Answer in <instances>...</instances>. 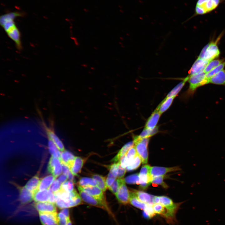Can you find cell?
I'll list each match as a JSON object with an SVG mask.
<instances>
[{"label":"cell","instance_id":"5","mask_svg":"<svg viewBox=\"0 0 225 225\" xmlns=\"http://www.w3.org/2000/svg\"><path fill=\"white\" fill-rule=\"evenodd\" d=\"M149 138H140L134 136L133 141L138 155L140 157L143 164L147 163L148 159V146Z\"/></svg>","mask_w":225,"mask_h":225},{"label":"cell","instance_id":"24","mask_svg":"<svg viewBox=\"0 0 225 225\" xmlns=\"http://www.w3.org/2000/svg\"><path fill=\"white\" fill-rule=\"evenodd\" d=\"M129 203L134 207L143 210H145L148 205L141 201L134 192L129 191Z\"/></svg>","mask_w":225,"mask_h":225},{"label":"cell","instance_id":"20","mask_svg":"<svg viewBox=\"0 0 225 225\" xmlns=\"http://www.w3.org/2000/svg\"><path fill=\"white\" fill-rule=\"evenodd\" d=\"M209 83L225 86V70L223 69L211 77L209 79Z\"/></svg>","mask_w":225,"mask_h":225},{"label":"cell","instance_id":"14","mask_svg":"<svg viewBox=\"0 0 225 225\" xmlns=\"http://www.w3.org/2000/svg\"><path fill=\"white\" fill-rule=\"evenodd\" d=\"M159 197V202L168 210L177 212L180 206L183 203H174L172 200L168 197L164 196Z\"/></svg>","mask_w":225,"mask_h":225},{"label":"cell","instance_id":"19","mask_svg":"<svg viewBox=\"0 0 225 225\" xmlns=\"http://www.w3.org/2000/svg\"><path fill=\"white\" fill-rule=\"evenodd\" d=\"M20 200L24 204L29 203L33 199V193L25 186L20 187Z\"/></svg>","mask_w":225,"mask_h":225},{"label":"cell","instance_id":"41","mask_svg":"<svg viewBox=\"0 0 225 225\" xmlns=\"http://www.w3.org/2000/svg\"><path fill=\"white\" fill-rule=\"evenodd\" d=\"M123 179V178H117L112 184L108 188L115 195L117 192Z\"/></svg>","mask_w":225,"mask_h":225},{"label":"cell","instance_id":"23","mask_svg":"<svg viewBox=\"0 0 225 225\" xmlns=\"http://www.w3.org/2000/svg\"><path fill=\"white\" fill-rule=\"evenodd\" d=\"M134 145V143L133 141L126 143L122 147L117 155L112 158L111 161L114 163H117L119 162L121 159Z\"/></svg>","mask_w":225,"mask_h":225},{"label":"cell","instance_id":"22","mask_svg":"<svg viewBox=\"0 0 225 225\" xmlns=\"http://www.w3.org/2000/svg\"><path fill=\"white\" fill-rule=\"evenodd\" d=\"M176 97H166L156 108L159 112L162 114L168 109L172 104Z\"/></svg>","mask_w":225,"mask_h":225},{"label":"cell","instance_id":"1","mask_svg":"<svg viewBox=\"0 0 225 225\" xmlns=\"http://www.w3.org/2000/svg\"><path fill=\"white\" fill-rule=\"evenodd\" d=\"M23 15L21 12H11L1 15L0 24L8 37L15 43L17 49H22L20 32L16 25L14 19Z\"/></svg>","mask_w":225,"mask_h":225},{"label":"cell","instance_id":"10","mask_svg":"<svg viewBox=\"0 0 225 225\" xmlns=\"http://www.w3.org/2000/svg\"><path fill=\"white\" fill-rule=\"evenodd\" d=\"M81 187L82 190L87 194L98 200L107 202L103 192L97 186Z\"/></svg>","mask_w":225,"mask_h":225},{"label":"cell","instance_id":"4","mask_svg":"<svg viewBox=\"0 0 225 225\" xmlns=\"http://www.w3.org/2000/svg\"><path fill=\"white\" fill-rule=\"evenodd\" d=\"M224 0H198L194 14L191 18L209 13L216 9Z\"/></svg>","mask_w":225,"mask_h":225},{"label":"cell","instance_id":"48","mask_svg":"<svg viewBox=\"0 0 225 225\" xmlns=\"http://www.w3.org/2000/svg\"><path fill=\"white\" fill-rule=\"evenodd\" d=\"M118 170L117 178H123L126 172V168L121 166L119 162H118Z\"/></svg>","mask_w":225,"mask_h":225},{"label":"cell","instance_id":"7","mask_svg":"<svg viewBox=\"0 0 225 225\" xmlns=\"http://www.w3.org/2000/svg\"><path fill=\"white\" fill-rule=\"evenodd\" d=\"M220 37H219L215 41H212L209 43V45L205 52L203 59L210 62L219 56L220 51L217 43L220 40Z\"/></svg>","mask_w":225,"mask_h":225},{"label":"cell","instance_id":"6","mask_svg":"<svg viewBox=\"0 0 225 225\" xmlns=\"http://www.w3.org/2000/svg\"><path fill=\"white\" fill-rule=\"evenodd\" d=\"M79 193L82 199L84 202L90 204L104 210L112 217L114 215L109 207L107 202L98 200L84 192L81 187H78Z\"/></svg>","mask_w":225,"mask_h":225},{"label":"cell","instance_id":"12","mask_svg":"<svg viewBox=\"0 0 225 225\" xmlns=\"http://www.w3.org/2000/svg\"><path fill=\"white\" fill-rule=\"evenodd\" d=\"M180 170L181 168L178 166L170 168L151 167L150 173L151 176L153 178L159 176L164 175L168 172Z\"/></svg>","mask_w":225,"mask_h":225},{"label":"cell","instance_id":"43","mask_svg":"<svg viewBox=\"0 0 225 225\" xmlns=\"http://www.w3.org/2000/svg\"><path fill=\"white\" fill-rule=\"evenodd\" d=\"M164 177V175H162L154 177L152 179L151 183L161 185L165 188H167L168 185L163 182Z\"/></svg>","mask_w":225,"mask_h":225},{"label":"cell","instance_id":"47","mask_svg":"<svg viewBox=\"0 0 225 225\" xmlns=\"http://www.w3.org/2000/svg\"><path fill=\"white\" fill-rule=\"evenodd\" d=\"M117 177L112 172L109 171L106 179V184L107 188H108L117 178Z\"/></svg>","mask_w":225,"mask_h":225},{"label":"cell","instance_id":"28","mask_svg":"<svg viewBox=\"0 0 225 225\" xmlns=\"http://www.w3.org/2000/svg\"><path fill=\"white\" fill-rule=\"evenodd\" d=\"M40 180L38 176L36 175L31 178L26 183L25 187L32 192L37 189Z\"/></svg>","mask_w":225,"mask_h":225},{"label":"cell","instance_id":"30","mask_svg":"<svg viewBox=\"0 0 225 225\" xmlns=\"http://www.w3.org/2000/svg\"><path fill=\"white\" fill-rule=\"evenodd\" d=\"M48 146L49 152L52 156L58 158L61 162V153L55 144L50 139H49Z\"/></svg>","mask_w":225,"mask_h":225},{"label":"cell","instance_id":"38","mask_svg":"<svg viewBox=\"0 0 225 225\" xmlns=\"http://www.w3.org/2000/svg\"><path fill=\"white\" fill-rule=\"evenodd\" d=\"M73 183L70 180L67 181L61 184V189L67 192H72L74 189Z\"/></svg>","mask_w":225,"mask_h":225},{"label":"cell","instance_id":"3","mask_svg":"<svg viewBox=\"0 0 225 225\" xmlns=\"http://www.w3.org/2000/svg\"><path fill=\"white\" fill-rule=\"evenodd\" d=\"M206 73L203 71L193 75H189L188 81L189 83L188 89L185 93L188 98L192 97L198 88L208 83L206 78Z\"/></svg>","mask_w":225,"mask_h":225},{"label":"cell","instance_id":"46","mask_svg":"<svg viewBox=\"0 0 225 225\" xmlns=\"http://www.w3.org/2000/svg\"><path fill=\"white\" fill-rule=\"evenodd\" d=\"M61 184L55 179L49 188V189L53 193L61 189Z\"/></svg>","mask_w":225,"mask_h":225},{"label":"cell","instance_id":"21","mask_svg":"<svg viewBox=\"0 0 225 225\" xmlns=\"http://www.w3.org/2000/svg\"><path fill=\"white\" fill-rule=\"evenodd\" d=\"M46 129L49 139L53 141L60 151H65L64 147L62 143L54 131L47 127H46Z\"/></svg>","mask_w":225,"mask_h":225},{"label":"cell","instance_id":"49","mask_svg":"<svg viewBox=\"0 0 225 225\" xmlns=\"http://www.w3.org/2000/svg\"><path fill=\"white\" fill-rule=\"evenodd\" d=\"M68 178L64 174L61 175L58 179V181L62 184L66 181Z\"/></svg>","mask_w":225,"mask_h":225},{"label":"cell","instance_id":"18","mask_svg":"<svg viewBox=\"0 0 225 225\" xmlns=\"http://www.w3.org/2000/svg\"><path fill=\"white\" fill-rule=\"evenodd\" d=\"M134 192L138 198L142 202L151 206L155 204L154 196L140 191L134 190Z\"/></svg>","mask_w":225,"mask_h":225},{"label":"cell","instance_id":"45","mask_svg":"<svg viewBox=\"0 0 225 225\" xmlns=\"http://www.w3.org/2000/svg\"><path fill=\"white\" fill-rule=\"evenodd\" d=\"M152 206L155 214H158L162 216L165 212L166 208L160 203H155Z\"/></svg>","mask_w":225,"mask_h":225},{"label":"cell","instance_id":"13","mask_svg":"<svg viewBox=\"0 0 225 225\" xmlns=\"http://www.w3.org/2000/svg\"><path fill=\"white\" fill-rule=\"evenodd\" d=\"M52 192L49 189L43 190L36 189L32 192L33 200L36 202H49L50 198Z\"/></svg>","mask_w":225,"mask_h":225},{"label":"cell","instance_id":"25","mask_svg":"<svg viewBox=\"0 0 225 225\" xmlns=\"http://www.w3.org/2000/svg\"><path fill=\"white\" fill-rule=\"evenodd\" d=\"M84 160L79 157H75L74 162L70 170L74 176H77L81 170Z\"/></svg>","mask_w":225,"mask_h":225},{"label":"cell","instance_id":"40","mask_svg":"<svg viewBox=\"0 0 225 225\" xmlns=\"http://www.w3.org/2000/svg\"><path fill=\"white\" fill-rule=\"evenodd\" d=\"M61 163L62 166L63 173L67 177L68 179H69V180L71 181L74 182L75 181L74 175L72 173L68 167L63 163L61 162Z\"/></svg>","mask_w":225,"mask_h":225},{"label":"cell","instance_id":"50","mask_svg":"<svg viewBox=\"0 0 225 225\" xmlns=\"http://www.w3.org/2000/svg\"><path fill=\"white\" fill-rule=\"evenodd\" d=\"M209 45V43H208V44H207L203 48L202 51L201 52V53H200L199 57H198V58H202V59H203L205 52L206 50L208 48Z\"/></svg>","mask_w":225,"mask_h":225},{"label":"cell","instance_id":"11","mask_svg":"<svg viewBox=\"0 0 225 225\" xmlns=\"http://www.w3.org/2000/svg\"><path fill=\"white\" fill-rule=\"evenodd\" d=\"M40 221L42 225H53L58 223V214L56 212H39Z\"/></svg>","mask_w":225,"mask_h":225},{"label":"cell","instance_id":"15","mask_svg":"<svg viewBox=\"0 0 225 225\" xmlns=\"http://www.w3.org/2000/svg\"><path fill=\"white\" fill-rule=\"evenodd\" d=\"M209 62L198 58L189 71V75H193L203 71Z\"/></svg>","mask_w":225,"mask_h":225},{"label":"cell","instance_id":"37","mask_svg":"<svg viewBox=\"0 0 225 225\" xmlns=\"http://www.w3.org/2000/svg\"><path fill=\"white\" fill-rule=\"evenodd\" d=\"M139 174L136 173L127 177L124 180L128 184H139Z\"/></svg>","mask_w":225,"mask_h":225},{"label":"cell","instance_id":"17","mask_svg":"<svg viewBox=\"0 0 225 225\" xmlns=\"http://www.w3.org/2000/svg\"><path fill=\"white\" fill-rule=\"evenodd\" d=\"M161 115L156 109L148 119L144 128L152 130L156 128Z\"/></svg>","mask_w":225,"mask_h":225},{"label":"cell","instance_id":"8","mask_svg":"<svg viewBox=\"0 0 225 225\" xmlns=\"http://www.w3.org/2000/svg\"><path fill=\"white\" fill-rule=\"evenodd\" d=\"M115 196L120 203L126 205L129 203V191L125 184L124 179H123Z\"/></svg>","mask_w":225,"mask_h":225},{"label":"cell","instance_id":"39","mask_svg":"<svg viewBox=\"0 0 225 225\" xmlns=\"http://www.w3.org/2000/svg\"><path fill=\"white\" fill-rule=\"evenodd\" d=\"M137 155L138 153L134 145L128 150L125 155L131 164Z\"/></svg>","mask_w":225,"mask_h":225},{"label":"cell","instance_id":"2","mask_svg":"<svg viewBox=\"0 0 225 225\" xmlns=\"http://www.w3.org/2000/svg\"><path fill=\"white\" fill-rule=\"evenodd\" d=\"M54 193L56 198L55 204L60 209L72 208L82 204V200L75 189L71 192L60 189Z\"/></svg>","mask_w":225,"mask_h":225},{"label":"cell","instance_id":"51","mask_svg":"<svg viewBox=\"0 0 225 225\" xmlns=\"http://www.w3.org/2000/svg\"><path fill=\"white\" fill-rule=\"evenodd\" d=\"M66 225H72L71 221L69 220Z\"/></svg>","mask_w":225,"mask_h":225},{"label":"cell","instance_id":"36","mask_svg":"<svg viewBox=\"0 0 225 225\" xmlns=\"http://www.w3.org/2000/svg\"><path fill=\"white\" fill-rule=\"evenodd\" d=\"M158 128L157 126L153 129H149L144 128L138 137L141 138H148L154 135L158 132Z\"/></svg>","mask_w":225,"mask_h":225},{"label":"cell","instance_id":"32","mask_svg":"<svg viewBox=\"0 0 225 225\" xmlns=\"http://www.w3.org/2000/svg\"><path fill=\"white\" fill-rule=\"evenodd\" d=\"M78 185L82 187L89 186H97V182L93 178H82L78 182Z\"/></svg>","mask_w":225,"mask_h":225},{"label":"cell","instance_id":"26","mask_svg":"<svg viewBox=\"0 0 225 225\" xmlns=\"http://www.w3.org/2000/svg\"><path fill=\"white\" fill-rule=\"evenodd\" d=\"M75 157L70 152L65 150L61 153V161L63 163L68 167L70 169L74 162Z\"/></svg>","mask_w":225,"mask_h":225},{"label":"cell","instance_id":"16","mask_svg":"<svg viewBox=\"0 0 225 225\" xmlns=\"http://www.w3.org/2000/svg\"><path fill=\"white\" fill-rule=\"evenodd\" d=\"M55 204L49 202H37L35 204V207L39 212H53L57 211Z\"/></svg>","mask_w":225,"mask_h":225},{"label":"cell","instance_id":"34","mask_svg":"<svg viewBox=\"0 0 225 225\" xmlns=\"http://www.w3.org/2000/svg\"><path fill=\"white\" fill-rule=\"evenodd\" d=\"M142 162L140 157L138 155L135 157L132 163L126 168L127 171H132L137 169Z\"/></svg>","mask_w":225,"mask_h":225},{"label":"cell","instance_id":"44","mask_svg":"<svg viewBox=\"0 0 225 225\" xmlns=\"http://www.w3.org/2000/svg\"><path fill=\"white\" fill-rule=\"evenodd\" d=\"M58 225H66L68 222L70 220V218H68L61 211L58 214Z\"/></svg>","mask_w":225,"mask_h":225},{"label":"cell","instance_id":"35","mask_svg":"<svg viewBox=\"0 0 225 225\" xmlns=\"http://www.w3.org/2000/svg\"><path fill=\"white\" fill-rule=\"evenodd\" d=\"M225 66V61L220 64L218 66L214 68L211 71L207 73L206 74V78L208 80L212 76L217 74L220 71L223 70Z\"/></svg>","mask_w":225,"mask_h":225},{"label":"cell","instance_id":"27","mask_svg":"<svg viewBox=\"0 0 225 225\" xmlns=\"http://www.w3.org/2000/svg\"><path fill=\"white\" fill-rule=\"evenodd\" d=\"M56 178L53 175H49L40 179L37 188L39 190L48 189Z\"/></svg>","mask_w":225,"mask_h":225},{"label":"cell","instance_id":"29","mask_svg":"<svg viewBox=\"0 0 225 225\" xmlns=\"http://www.w3.org/2000/svg\"><path fill=\"white\" fill-rule=\"evenodd\" d=\"M189 78V76L184 78L183 80L179 83L174 88L167 94V97L174 96L176 97L183 88L186 82L188 81Z\"/></svg>","mask_w":225,"mask_h":225},{"label":"cell","instance_id":"42","mask_svg":"<svg viewBox=\"0 0 225 225\" xmlns=\"http://www.w3.org/2000/svg\"><path fill=\"white\" fill-rule=\"evenodd\" d=\"M143 215L144 217L150 218L153 217L155 213L153 210L152 206L148 205L146 208L143 210Z\"/></svg>","mask_w":225,"mask_h":225},{"label":"cell","instance_id":"31","mask_svg":"<svg viewBox=\"0 0 225 225\" xmlns=\"http://www.w3.org/2000/svg\"><path fill=\"white\" fill-rule=\"evenodd\" d=\"M92 178L97 181V186L103 192L105 191L107 188L105 178L100 175L94 174L93 175Z\"/></svg>","mask_w":225,"mask_h":225},{"label":"cell","instance_id":"33","mask_svg":"<svg viewBox=\"0 0 225 225\" xmlns=\"http://www.w3.org/2000/svg\"><path fill=\"white\" fill-rule=\"evenodd\" d=\"M224 60L223 59H216L210 61L206 67L203 72L206 74L222 62Z\"/></svg>","mask_w":225,"mask_h":225},{"label":"cell","instance_id":"52","mask_svg":"<svg viewBox=\"0 0 225 225\" xmlns=\"http://www.w3.org/2000/svg\"><path fill=\"white\" fill-rule=\"evenodd\" d=\"M53 225H58V223H55Z\"/></svg>","mask_w":225,"mask_h":225},{"label":"cell","instance_id":"9","mask_svg":"<svg viewBox=\"0 0 225 225\" xmlns=\"http://www.w3.org/2000/svg\"><path fill=\"white\" fill-rule=\"evenodd\" d=\"M48 172L55 178L62 173V166L60 160L52 156L50 159L48 166Z\"/></svg>","mask_w":225,"mask_h":225}]
</instances>
